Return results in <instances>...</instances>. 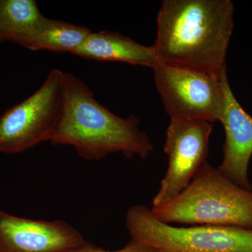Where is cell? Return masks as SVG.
Returning <instances> with one entry per match:
<instances>
[{
	"instance_id": "1",
	"label": "cell",
	"mask_w": 252,
	"mask_h": 252,
	"mask_svg": "<svg viewBox=\"0 0 252 252\" xmlns=\"http://www.w3.org/2000/svg\"><path fill=\"white\" fill-rule=\"evenodd\" d=\"M233 16L230 0H164L153 45L159 64L221 75Z\"/></svg>"
},
{
	"instance_id": "2",
	"label": "cell",
	"mask_w": 252,
	"mask_h": 252,
	"mask_svg": "<svg viewBox=\"0 0 252 252\" xmlns=\"http://www.w3.org/2000/svg\"><path fill=\"white\" fill-rule=\"evenodd\" d=\"M64 108L50 138L51 144L71 146L88 161H99L115 153L145 160L154 152L153 144L139 128L140 120L135 115L122 118L113 114L72 73L64 72Z\"/></svg>"
},
{
	"instance_id": "3",
	"label": "cell",
	"mask_w": 252,
	"mask_h": 252,
	"mask_svg": "<svg viewBox=\"0 0 252 252\" xmlns=\"http://www.w3.org/2000/svg\"><path fill=\"white\" fill-rule=\"evenodd\" d=\"M167 224L235 226L252 230V190L242 188L204 162L187 188L170 201L152 207Z\"/></svg>"
},
{
	"instance_id": "4",
	"label": "cell",
	"mask_w": 252,
	"mask_h": 252,
	"mask_svg": "<svg viewBox=\"0 0 252 252\" xmlns=\"http://www.w3.org/2000/svg\"><path fill=\"white\" fill-rule=\"evenodd\" d=\"M126 226L131 239L159 252H252V230L235 226L176 227L162 223L144 205L127 210Z\"/></svg>"
},
{
	"instance_id": "5",
	"label": "cell",
	"mask_w": 252,
	"mask_h": 252,
	"mask_svg": "<svg viewBox=\"0 0 252 252\" xmlns=\"http://www.w3.org/2000/svg\"><path fill=\"white\" fill-rule=\"evenodd\" d=\"M64 76L53 69L37 91L0 116V153L19 154L49 142L64 108Z\"/></svg>"
},
{
	"instance_id": "6",
	"label": "cell",
	"mask_w": 252,
	"mask_h": 252,
	"mask_svg": "<svg viewBox=\"0 0 252 252\" xmlns=\"http://www.w3.org/2000/svg\"><path fill=\"white\" fill-rule=\"evenodd\" d=\"M154 82L169 117L220 122L225 104L227 71L220 76L158 64Z\"/></svg>"
},
{
	"instance_id": "7",
	"label": "cell",
	"mask_w": 252,
	"mask_h": 252,
	"mask_svg": "<svg viewBox=\"0 0 252 252\" xmlns=\"http://www.w3.org/2000/svg\"><path fill=\"white\" fill-rule=\"evenodd\" d=\"M213 124L201 119L170 118L163 151L168 158L166 173L152 200V207L170 201L207 161Z\"/></svg>"
},
{
	"instance_id": "8",
	"label": "cell",
	"mask_w": 252,
	"mask_h": 252,
	"mask_svg": "<svg viewBox=\"0 0 252 252\" xmlns=\"http://www.w3.org/2000/svg\"><path fill=\"white\" fill-rule=\"evenodd\" d=\"M89 243L64 220H32L0 210V252H72Z\"/></svg>"
},
{
	"instance_id": "9",
	"label": "cell",
	"mask_w": 252,
	"mask_h": 252,
	"mask_svg": "<svg viewBox=\"0 0 252 252\" xmlns=\"http://www.w3.org/2000/svg\"><path fill=\"white\" fill-rule=\"evenodd\" d=\"M224 90V109L220 121L225 132L223 158L217 168L237 185L252 190L248 175L252 157V117L239 103L228 79Z\"/></svg>"
},
{
	"instance_id": "10",
	"label": "cell",
	"mask_w": 252,
	"mask_h": 252,
	"mask_svg": "<svg viewBox=\"0 0 252 252\" xmlns=\"http://www.w3.org/2000/svg\"><path fill=\"white\" fill-rule=\"evenodd\" d=\"M73 55L87 60L120 62L152 68L159 64L154 46L109 31L91 32Z\"/></svg>"
},
{
	"instance_id": "11",
	"label": "cell",
	"mask_w": 252,
	"mask_h": 252,
	"mask_svg": "<svg viewBox=\"0 0 252 252\" xmlns=\"http://www.w3.org/2000/svg\"><path fill=\"white\" fill-rule=\"evenodd\" d=\"M46 18L34 0H0V38L29 50Z\"/></svg>"
},
{
	"instance_id": "12",
	"label": "cell",
	"mask_w": 252,
	"mask_h": 252,
	"mask_svg": "<svg viewBox=\"0 0 252 252\" xmlns=\"http://www.w3.org/2000/svg\"><path fill=\"white\" fill-rule=\"evenodd\" d=\"M91 32V30L84 26L46 18L32 41L29 50H47L73 54Z\"/></svg>"
},
{
	"instance_id": "13",
	"label": "cell",
	"mask_w": 252,
	"mask_h": 252,
	"mask_svg": "<svg viewBox=\"0 0 252 252\" xmlns=\"http://www.w3.org/2000/svg\"><path fill=\"white\" fill-rule=\"evenodd\" d=\"M72 252H159L157 249L147 245V244L141 243L137 240L131 239L127 245L122 250L117 251H107L103 249L97 248L93 244L89 243L86 246L75 250Z\"/></svg>"
},
{
	"instance_id": "14",
	"label": "cell",
	"mask_w": 252,
	"mask_h": 252,
	"mask_svg": "<svg viewBox=\"0 0 252 252\" xmlns=\"http://www.w3.org/2000/svg\"><path fill=\"white\" fill-rule=\"evenodd\" d=\"M2 42V41H1V38H0V43Z\"/></svg>"
}]
</instances>
